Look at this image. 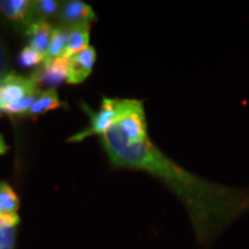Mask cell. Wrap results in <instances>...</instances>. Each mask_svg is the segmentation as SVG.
Returning <instances> with one entry per match:
<instances>
[{
    "instance_id": "obj_1",
    "label": "cell",
    "mask_w": 249,
    "mask_h": 249,
    "mask_svg": "<svg viewBox=\"0 0 249 249\" xmlns=\"http://www.w3.org/2000/svg\"><path fill=\"white\" fill-rule=\"evenodd\" d=\"M111 164L149 173L173 193L188 213L196 240L209 248L235 220L249 213V188L210 181L183 169L150 139L129 143L117 124L102 135Z\"/></svg>"
},
{
    "instance_id": "obj_2",
    "label": "cell",
    "mask_w": 249,
    "mask_h": 249,
    "mask_svg": "<svg viewBox=\"0 0 249 249\" xmlns=\"http://www.w3.org/2000/svg\"><path fill=\"white\" fill-rule=\"evenodd\" d=\"M117 124L129 143H139L148 138V124L143 102L138 99H120V113Z\"/></svg>"
},
{
    "instance_id": "obj_3",
    "label": "cell",
    "mask_w": 249,
    "mask_h": 249,
    "mask_svg": "<svg viewBox=\"0 0 249 249\" xmlns=\"http://www.w3.org/2000/svg\"><path fill=\"white\" fill-rule=\"evenodd\" d=\"M83 110L90 118V126L88 128L74 134L67 140V142H81L91 135H103L112 124L116 123L120 113V99L118 98H103L102 107L99 111L95 112L86 104H82Z\"/></svg>"
},
{
    "instance_id": "obj_4",
    "label": "cell",
    "mask_w": 249,
    "mask_h": 249,
    "mask_svg": "<svg viewBox=\"0 0 249 249\" xmlns=\"http://www.w3.org/2000/svg\"><path fill=\"white\" fill-rule=\"evenodd\" d=\"M39 90V87L30 77L11 71L8 75L0 79V111L9 114L18 103Z\"/></svg>"
},
{
    "instance_id": "obj_5",
    "label": "cell",
    "mask_w": 249,
    "mask_h": 249,
    "mask_svg": "<svg viewBox=\"0 0 249 249\" xmlns=\"http://www.w3.org/2000/svg\"><path fill=\"white\" fill-rule=\"evenodd\" d=\"M0 14L24 33L36 21L33 0H0Z\"/></svg>"
},
{
    "instance_id": "obj_6",
    "label": "cell",
    "mask_w": 249,
    "mask_h": 249,
    "mask_svg": "<svg viewBox=\"0 0 249 249\" xmlns=\"http://www.w3.org/2000/svg\"><path fill=\"white\" fill-rule=\"evenodd\" d=\"M68 59L61 57L53 60L44 61L40 66L37 67L30 79L37 86L49 87L50 89H54V87L61 85L62 82H67Z\"/></svg>"
},
{
    "instance_id": "obj_7",
    "label": "cell",
    "mask_w": 249,
    "mask_h": 249,
    "mask_svg": "<svg viewBox=\"0 0 249 249\" xmlns=\"http://www.w3.org/2000/svg\"><path fill=\"white\" fill-rule=\"evenodd\" d=\"M59 26L68 29V28L90 24L92 21L97 20L95 12L86 2L80 0H71V1L61 2L60 12L58 14Z\"/></svg>"
},
{
    "instance_id": "obj_8",
    "label": "cell",
    "mask_w": 249,
    "mask_h": 249,
    "mask_svg": "<svg viewBox=\"0 0 249 249\" xmlns=\"http://www.w3.org/2000/svg\"><path fill=\"white\" fill-rule=\"evenodd\" d=\"M96 61V50L89 46L68 58L67 83L79 85L82 83L92 71L93 64Z\"/></svg>"
},
{
    "instance_id": "obj_9",
    "label": "cell",
    "mask_w": 249,
    "mask_h": 249,
    "mask_svg": "<svg viewBox=\"0 0 249 249\" xmlns=\"http://www.w3.org/2000/svg\"><path fill=\"white\" fill-rule=\"evenodd\" d=\"M54 27L49 21L37 20L26 30V36L29 38V46L40 53L46 54Z\"/></svg>"
},
{
    "instance_id": "obj_10",
    "label": "cell",
    "mask_w": 249,
    "mask_h": 249,
    "mask_svg": "<svg viewBox=\"0 0 249 249\" xmlns=\"http://www.w3.org/2000/svg\"><path fill=\"white\" fill-rule=\"evenodd\" d=\"M67 42L65 48L64 58H71V55L79 53L83 50L89 48L90 39V24L71 27L66 29Z\"/></svg>"
},
{
    "instance_id": "obj_11",
    "label": "cell",
    "mask_w": 249,
    "mask_h": 249,
    "mask_svg": "<svg viewBox=\"0 0 249 249\" xmlns=\"http://www.w3.org/2000/svg\"><path fill=\"white\" fill-rule=\"evenodd\" d=\"M62 105L65 104L60 101V98H59L57 90H44V91L40 93L38 99L34 103L33 107L29 108V111H28L23 117L29 118V119H37L38 117L45 114L46 112L62 107Z\"/></svg>"
},
{
    "instance_id": "obj_12",
    "label": "cell",
    "mask_w": 249,
    "mask_h": 249,
    "mask_svg": "<svg viewBox=\"0 0 249 249\" xmlns=\"http://www.w3.org/2000/svg\"><path fill=\"white\" fill-rule=\"evenodd\" d=\"M20 217L15 213L0 214V249H14Z\"/></svg>"
},
{
    "instance_id": "obj_13",
    "label": "cell",
    "mask_w": 249,
    "mask_h": 249,
    "mask_svg": "<svg viewBox=\"0 0 249 249\" xmlns=\"http://www.w3.org/2000/svg\"><path fill=\"white\" fill-rule=\"evenodd\" d=\"M67 42V31L60 26L54 27L52 33L51 42H50L48 52H46V60H53V59L64 57L65 48Z\"/></svg>"
},
{
    "instance_id": "obj_14",
    "label": "cell",
    "mask_w": 249,
    "mask_h": 249,
    "mask_svg": "<svg viewBox=\"0 0 249 249\" xmlns=\"http://www.w3.org/2000/svg\"><path fill=\"white\" fill-rule=\"evenodd\" d=\"M61 2L57 0H34V9L37 20L49 21L50 18H58Z\"/></svg>"
},
{
    "instance_id": "obj_15",
    "label": "cell",
    "mask_w": 249,
    "mask_h": 249,
    "mask_svg": "<svg viewBox=\"0 0 249 249\" xmlns=\"http://www.w3.org/2000/svg\"><path fill=\"white\" fill-rule=\"evenodd\" d=\"M18 195L6 182H0V213H15L18 209Z\"/></svg>"
},
{
    "instance_id": "obj_16",
    "label": "cell",
    "mask_w": 249,
    "mask_h": 249,
    "mask_svg": "<svg viewBox=\"0 0 249 249\" xmlns=\"http://www.w3.org/2000/svg\"><path fill=\"white\" fill-rule=\"evenodd\" d=\"M46 60V54L40 53V52L36 51L35 49H33L31 46H26L20 53V64L22 67L31 68L40 66Z\"/></svg>"
},
{
    "instance_id": "obj_17",
    "label": "cell",
    "mask_w": 249,
    "mask_h": 249,
    "mask_svg": "<svg viewBox=\"0 0 249 249\" xmlns=\"http://www.w3.org/2000/svg\"><path fill=\"white\" fill-rule=\"evenodd\" d=\"M11 73V68H9V60L7 57V51L2 42L1 37H0V79Z\"/></svg>"
},
{
    "instance_id": "obj_18",
    "label": "cell",
    "mask_w": 249,
    "mask_h": 249,
    "mask_svg": "<svg viewBox=\"0 0 249 249\" xmlns=\"http://www.w3.org/2000/svg\"><path fill=\"white\" fill-rule=\"evenodd\" d=\"M7 150H8V147L6 145L4 139H2V136L0 135V155L6 154V151H7Z\"/></svg>"
},
{
    "instance_id": "obj_19",
    "label": "cell",
    "mask_w": 249,
    "mask_h": 249,
    "mask_svg": "<svg viewBox=\"0 0 249 249\" xmlns=\"http://www.w3.org/2000/svg\"><path fill=\"white\" fill-rule=\"evenodd\" d=\"M0 214H1V213H0Z\"/></svg>"
}]
</instances>
